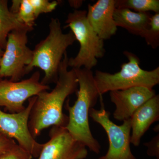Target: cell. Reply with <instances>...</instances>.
I'll return each instance as SVG.
<instances>
[{
    "label": "cell",
    "instance_id": "1",
    "mask_svg": "<svg viewBox=\"0 0 159 159\" xmlns=\"http://www.w3.org/2000/svg\"><path fill=\"white\" fill-rule=\"evenodd\" d=\"M69 57L66 52L60 65L58 78L51 92L44 91L36 96L31 108L29 128L34 139L50 126L66 127L68 116L63 112L66 99L77 90L78 83L74 69L68 70Z\"/></svg>",
    "mask_w": 159,
    "mask_h": 159
},
{
    "label": "cell",
    "instance_id": "2",
    "mask_svg": "<svg viewBox=\"0 0 159 159\" xmlns=\"http://www.w3.org/2000/svg\"><path fill=\"white\" fill-rule=\"evenodd\" d=\"M79 87L77 99L70 106L67 100L66 108L69 112L68 122L66 128L76 140L94 153L99 154L101 145L92 134L89 117L90 110L96 105L99 94L92 70L81 68L74 69Z\"/></svg>",
    "mask_w": 159,
    "mask_h": 159
},
{
    "label": "cell",
    "instance_id": "3",
    "mask_svg": "<svg viewBox=\"0 0 159 159\" xmlns=\"http://www.w3.org/2000/svg\"><path fill=\"white\" fill-rule=\"evenodd\" d=\"M49 27V34L35 46L32 61L25 69L26 74L34 67L41 69L45 76L41 83L45 85L57 82L64 55L67 49L76 41L72 31L63 33L58 19H51Z\"/></svg>",
    "mask_w": 159,
    "mask_h": 159
},
{
    "label": "cell",
    "instance_id": "4",
    "mask_svg": "<svg viewBox=\"0 0 159 159\" xmlns=\"http://www.w3.org/2000/svg\"><path fill=\"white\" fill-rule=\"evenodd\" d=\"M123 54L128 61L122 64L119 72L114 74L100 70L95 72L94 80L99 95L136 86L152 89L159 84V66L145 70L140 67V59L136 55L126 51Z\"/></svg>",
    "mask_w": 159,
    "mask_h": 159
},
{
    "label": "cell",
    "instance_id": "5",
    "mask_svg": "<svg viewBox=\"0 0 159 159\" xmlns=\"http://www.w3.org/2000/svg\"><path fill=\"white\" fill-rule=\"evenodd\" d=\"M66 23L65 28L70 29L80 45L76 57L69 58V67L92 70L97 66V59L104 56V40L98 36L91 27L86 10L75 9L70 12Z\"/></svg>",
    "mask_w": 159,
    "mask_h": 159
},
{
    "label": "cell",
    "instance_id": "6",
    "mask_svg": "<svg viewBox=\"0 0 159 159\" xmlns=\"http://www.w3.org/2000/svg\"><path fill=\"white\" fill-rule=\"evenodd\" d=\"M33 29L26 27L15 29L9 33L0 59V79L9 77L11 81L16 82L26 75L25 69L33 56V51L27 46V34Z\"/></svg>",
    "mask_w": 159,
    "mask_h": 159
},
{
    "label": "cell",
    "instance_id": "7",
    "mask_svg": "<svg viewBox=\"0 0 159 159\" xmlns=\"http://www.w3.org/2000/svg\"><path fill=\"white\" fill-rule=\"evenodd\" d=\"M101 109L92 108L89 116L105 131L109 141V148L105 155L98 159H137L130 148V119L117 125L110 119L109 113L104 108L102 95H99Z\"/></svg>",
    "mask_w": 159,
    "mask_h": 159
},
{
    "label": "cell",
    "instance_id": "8",
    "mask_svg": "<svg viewBox=\"0 0 159 159\" xmlns=\"http://www.w3.org/2000/svg\"><path fill=\"white\" fill-rule=\"evenodd\" d=\"M36 98H29L27 107L20 112L8 113L0 110V134L15 139L18 145L35 158L39 157L43 146L33 138L29 128V116Z\"/></svg>",
    "mask_w": 159,
    "mask_h": 159
},
{
    "label": "cell",
    "instance_id": "9",
    "mask_svg": "<svg viewBox=\"0 0 159 159\" xmlns=\"http://www.w3.org/2000/svg\"><path fill=\"white\" fill-rule=\"evenodd\" d=\"M40 77V74L36 71L30 78L21 81L0 80V107H4L9 113L22 111L27 99L50 89L48 85L41 83Z\"/></svg>",
    "mask_w": 159,
    "mask_h": 159
},
{
    "label": "cell",
    "instance_id": "10",
    "mask_svg": "<svg viewBox=\"0 0 159 159\" xmlns=\"http://www.w3.org/2000/svg\"><path fill=\"white\" fill-rule=\"evenodd\" d=\"M50 140L43 144L39 159H84L87 147L76 140L65 127L52 126Z\"/></svg>",
    "mask_w": 159,
    "mask_h": 159
},
{
    "label": "cell",
    "instance_id": "11",
    "mask_svg": "<svg viewBox=\"0 0 159 159\" xmlns=\"http://www.w3.org/2000/svg\"><path fill=\"white\" fill-rule=\"evenodd\" d=\"M156 95L153 89L144 86L110 92L111 102L116 106L114 119L122 122L130 119L138 108Z\"/></svg>",
    "mask_w": 159,
    "mask_h": 159
},
{
    "label": "cell",
    "instance_id": "12",
    "mask_svg": "<svg viewBox=\"0 0 159 159\" xmlns=\"http://www.w3.org/2000/svg\"><path fill=\"white\" fill-rule=\"evenodd\" d=\"M115 0H99L89 4L87 17L90 25L101 39H110L116 34L118 27L114 19Z\"/></svg>",
    "mask_w": 159,
    "mask_h": 159
},
{
    "label": "cell",
    "instance_id": "13",
    "mask_svg": "<svg viewBox=\"0 0 159 159\" xmlns=\"http://www.w3.org/2000/svg\"><path fill=\"white\" fill-rule=\"evenodd\" d=\"M159 119V95H156L141 106L131 117V144L139 146L142 136Z\"/></svg>",
    "mask_w": 159,
    "mask_h": 159
},
{
    "label": "cell",
    "instance_id": "14",
    "mask_svg": "<svg viewBox=\"0 0 159 159\" xmlns=\"http://www.w3.org/2000/svg\"><path fill=\"white\" fill-rule=\"evenodd\" d=\"M152 15L138 12L125 8L116 9L114 19L117 27L126 29L130 34L144 38L149 28Z\"/></svg>",
    "mask_w": 159,
    "mask_h": 159
},
{
    "label": "cell",
    "instance_id": "15",
    "mask_svg": "<svg viewBox=\"0 0 159 159\" xmlns=\"http://www.w3.org/2000/svg\"><path fill=\"white\" fill-rule=\"evenodd\" d=\"M17 6L19 20L30 28H33L40 15L52 12L58 5L57 1L48 0H14Z\"/></svg>",
    "mask_w": 159,
    "mask_h": 159
},
{
    "label": "cell",
    "instance_id": "16",
    "mask_svg": "<svg viewBox=\"0 0 159 159\" xmlns=\"http://www.w3.org/2000/svg\"><path fill=\"white\" fill-rule=\"evenodd\" d=\"M26 27H29L19 20L16 13L10 11L8 1L0 0V48L3 50L5 49L10 32L15 29Z\"/></svg>",
    "mask_w": 159,
    "mask_h": 159
},
{
    "label": "cell",
    "instance_id": "17",
    "mask_svg": "<svg viewBox=\"0 0 159 159\" xmlns=\"http://www.w3.org/2000/svg\"><path fill=\"white\" fill-rule=\"evenodd\" d=\"M116 9L125 8L136 12H159V0H115Z\"/></svg>",
    "mask_w": 159,
    "mask_h": 159
},
{
    "label": "cell",
    "instance_id": "18",
    "mask_svg": "<svg viewBox=\"0 0 159 159\" xmlns=\"http://www.w3.org/2000/svg\"><path fill=\"white\" fill-rule=\"evenodd\" d=\"M143 38L148 45L156 49L159 46V12L152 15L150 25Z\"/></svg>",
    "mask_w": 159,
    "mask_h": 159
},
{
    "label": "cell",
    "instance_id": "19",
    "mask_svg": "<svg viewBox=\"0 0 159 159\" xmlns=\"http://www.w3.org/2000/svg\"><path fill=\"white\" fill-rule=\"evenodd\" d=\"M32 158L30 153L18 144L0 156V159H31Z\"/></svg>",
    "mask_w": 159,
    "mask_h": 159
},
{
    "label": "cell",
    "instance_id": "20",
    "mask_svg": "<svg viewBox=\"0 0 159 159\" xmlns=\"http://www.w3.org/2000/svg\"><path fill=\"white\" fill-rule=\"evenodd\" d=\"M147 147V153L151 157H155L157 159H159V134L148 142L144 143Z\"/></svg>",
    "mask_w": 159,
    "mask_h": 159
},
{
    "label": "cell",
    "instance_id": "21",
    "mask_svg": "<svg viewBox=\"0 0 159 159\" xmlns=\"http://www.w3.org/2000/svg\"><path fill=\"white\" fill-rule=\"evenodd\" d=\"M16 145L14 139L0 134V156L10 150Z\"/></svg>",
    "mask_w": 159,
    "mask_h": 159
},
{
    "label": "cell",
    "instance_id": "22",
    "mask_svg": "<svg viewBox=\"0 0 159 159\" xmlns=\"http://www.w3.org/2000/svg\"><path fill=\"white\" fill-rule=\"evenodd\" d=\"M83 2V1H69V3L71 7L77 9L81 6Z\"/></svg>",
    "mask_w": 159,
    "mask_h": 159
},
{
    "label": "cell",
    "instance_id": "23",
    "mask_svg": "<svg viewBox=\"0 0 159 159\" xmlns=\"http://www.w3.org/2000/svg\"><path fill=\"white\" fill-rule=\"evenodd\" d=\"M3 53H4V51H3V49L1 48H0V59H1V57H2V56ZM1 79H0V80H1Z\"/></svg>",
    "mask_w": 159,
    "mask_h": 159
}]
</instances>
